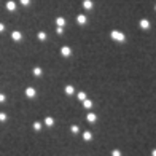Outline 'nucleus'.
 I'll list each match as a JSON object with an SVG mask.
<instances>
[{
	"label": "nucleus",
	"instance_id": "obj_1",
	"mask_svg": "<svg viewBox=\"0 0 156 156\" xmlns=\"http://www.w3.org/2000/svg\"><path fill=\"white\" fill-rule=\"evenodd\" d=\"M5 8L8 11H16L18 5H16V2H13V0H6V2H5Z\"/></svg>",
	"mask_w": 156,
	"mask_h": 156
}]
</instances>
